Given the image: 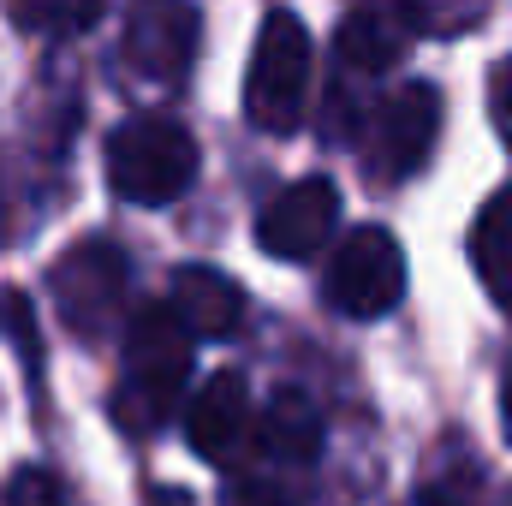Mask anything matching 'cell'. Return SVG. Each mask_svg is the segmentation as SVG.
Returning <instances> with one entry per match:
<instances>
[{
	"instance_id": "cell-1",
	"label": "cell",
	"mask_w": 512,
	"mask_h": 506,
	"mask_svg": "<svg viewBox=\"0 0 512 506\" xmlns=\"http://www.w3.org/2000/svg\"><path fill=\"white\" fill-rule=\"evenodd\" d=\"M191 370V334L173 322L167 304H143L126 328V376L114 393V417L131 435H149L167 423V411L179 405V387Z\"/></svg>"
},
{
	"instance_id": "cell-2",
	"label": "cell",
	"mask_w": 512,
	"mask_h": 506,
	"mask_svg": "<svg viewBox=\"0 0 512 506\" xmlns=\"http://www.w3.org/2000/svg\"><path fill=\"white\" fill-rule=\"evenodd\" d=\"M197 179V143L191 131L161 120V114H137L108 137V185L126 203H173L185 197Z\"/></svg>"
},
{
	"instance_id": "cell-3",
	"label": "cell",
	"mask_w": 512,
	"mask_h": 506,
	"mask_svg": "<svg viewBox=\"0 0 512 506\" xmlns=\"http://www.w3.org/2000/svg\"><path fill=\"white\" fill-rule=\"evenodd\" d=\"M304 90H310V30L292 12H268L251 48L245 114L262 131H292L304 120Z\"/></svg>"
},
{
	"instance_id": "cell-4",
	"label": "cell",
	"mask_w": 512,
	"mask_h": 506,
	"mask_svg": "<svg viewBox=\"0 0 512 506\" xmlns=\"http://www.w3.org/2000/svg\"><path fill=\"white\" fill-rule=\"evenodd\" d=\"M399 292H405V251L393 245L387 227H358L352 239H340V251L322 274V298L334 316L376 322L399 304Z\"/></svg>"
},
{
	"instance_id": "cell-5",
	"label": "cell",
	"mask_w": 512,
	"mask_h": 506,
	"mask_svg": "<svg viewBox=\"0 0 512 506\" xmlns=\"http://www.w3.org/2000/svg\"><path fill=\"white\" fill-rule=\"evenodd\" d=\"M126 60L143 84H179L197 60V12L185 0H131Z\"/></svg>"
},
{
	"instance_id": "cell-6",
	"label": "cell",
	"mask_w": 512,
	"mask_h": 506,
	"mask_svg": "<svg viewBox=\"0 0 512 506\" xmlns=\"http://www.w3.org/2000/svg\"><path fill=\"white\" fill-rule=\"evenodd\" d=\"M126 292V251L108 239H84L54 262V298L78 334H102Z\"/></svg>"
},
{
	"instance_id": "cell-7",
	"label": "cell",
	"mask_w": 512,
	"mask_h": 506,
	"mask_svg": "<svg viewBox=\"0 0 512 506\" xmlns=\"http://www.w3.org/2000/svg\"><path fill=\"white\" fill-rule=\"evenodd\" d=\"M334 221H340V191H334V179H298V185H286V191L262 209L256 245L268 256L304 262V256H316L328 245Z\"/></svg>"
},
{
	"instance_id": "cell-8",
	"label": "cell",
	"mask_w": 512,
	"mask_h": 506,
	"mask_svg": "<svg viewBox=\"0 0 512 506\" xmlns=\"http://www.w3.org/2000/svg\"><path fill=\"white\" fill-rule=\"evenodd\" d=\"M417 42V12L411 0H358L346 18H340V36H334V54L346 72H387L411 54Z\"/></svg>"
},
{
	"instance_id": "cell-9",
	"label": "cell",
	"mask_w": 512,
	"mask_h": 506,
	"mask_svg": "<svg viewBox=\"0 0 512 506\" xmlns=\"http://www.w3.org/2000/svg\"><path fill=\"white\" fill-rule=\"evenodd\" d=\"M435 137H441V96L429 84H405L382 108V120H376V149H370L376 155V173L382 179L417 173L429 161Z\"/></svg>"
},
{
	"instance_id": "cell-10",
	"label": "cell",
	"mask_w": 512,
	"mask_h": 506,
	"mask_svg": "<svg viewBox=\"0 0 512 506\" xmlns=\"http://www.w3.org/2000/svg\"><path fill=\"white\" fill-rule=\"evenodd\" d=\"M173 322L197 340H233L245 328V292L233 274L221 268H179L173 274V298H167Z\"/></svg>"
},
{
	"instance_id": "cell-11",
	"label": "cell",
	"mask_w": 512,
	"mask_h": 506,
	"mask_svg": "<svg viewBox=\"0 0 512 506\" xmlns=\"http://www.w3.org/2000/svg\"><path fill=\"white\" fill-rule=\"evenodd\" d=\"M245 417H251V393H245V376L221 370L197 387V399L185 405V441L197 459H227L233 441L245 435Z\"/></svg>"
},
{
	"instance_id": "cell-12",
	"label": "cell",
	"mask_w": 512,
	"mask_h": 506,
	"mask_svg": "<svg viewBox=\"0 0 512 506\" xmlns=\"http://www.w3.org/2000/svg\"><path fill=\"white\" fill-rule=\"evenodd\" d=\"M256 435H262V453H268V459H280V465H310L316 447H322V417H316V405H310L304 393L280 387V393L268 399Z\"/></svg>"
},
{
	"instance_id": "cell-13",
	"label": "cell",
	"mask_w": 512,
	"mask_h": 506,
	"mask_svg": "<svg viewBox=\"0 0 512 506\" xmlns=\"http://www.w3.org/2000/svg\"><path fill=\"white\" fill-rule=\"evenodd\" d=\"M471 268H477L483 292L512 310V191L483 203V215L471 227Z\"/></svg>"
},
{
	"instance_id": "cell-14",
	"label": "cell",
	"mask_w": 512,
	"mask_h": 506,
	"mask_svg": "<svg viewBox=\"0 0 512 506\" xmlns=\"http://www.w3.org/2000/svg\"><path fill=\"white\" fill-rule=\"evenodd\" d=\"M6 12L36 36H78L90 24H102L108 0H6Z\"/></svg>"
},
{
	"instance_id": "cell-15",
	"label": "cell",
	"mask_w": 512,
	"mask_h": 506,
	"mask_svg": "<svg viewBox=\"0 0 512 506\" xmlns=\"http://www.w3.org/2000/svg\"><path fill=\"white\" fill-rule=\"evenodd\" d=\"M0 506H66V489H60L42 465H24V471H12V477H6Z\"/></svg>"
},
{
	"instance_id": "cell-16",
	"label": "cell",
	"mask_w": 512,
	"mask_h": 506,
	"mask_svg": "<svg viewBox=\"0 0 512 506\" xmlns=\"http://www.w3.org/2000/svg\"><path fill=\"white\" fill-rule=\"evenodd\" d=\"M221 506H298L286 489H274V483H262V477H239V483H227V495Z\"/></svg>"
},
{
	"instance_id": "cell-17",
	"label": "cell",
	"mask_w": 512,
	"mask_h": 506,
	"mask_svg": "<svg viewBox=\"0 0 512 506\" xmlns=\"http://www.w3.org/2000/svg\"><path fill=\"white\" fill-rule=\"evenodd\" d=\"M489 120H495V131L507 137V149H512V60L489 78Z\"/></svg>"
},
{
	"instance_id": "cell-18",
	"label": "cell",
	"mask_w": 512,
	"mask_h": 506,
	"mask_svg": "<svg viewBox=\"0 0 512 506\" xmlns=\"http://www.w3.org/2000/svg\"><path fill=\"white\" fill-rule=\"evenodd\" d=\"M507 435H512V364H507Z\"/></svg>"
}]
</instances>
